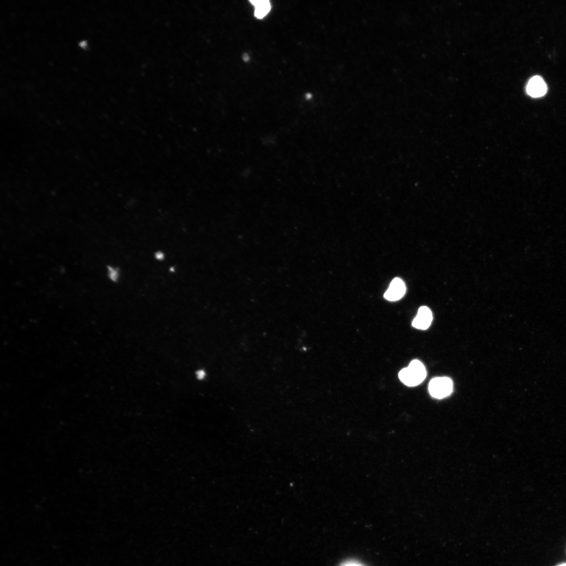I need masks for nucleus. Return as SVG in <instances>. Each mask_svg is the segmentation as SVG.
<instances>
[{"instance_id": "nucleus-1", "label": "nucleus", "mask_w": 566, "mask_h": 566, "mask_svg": "<svg viewBox=\"0 0 566 566\" xmlns=\"http://www.w3.org/2000/svg\"><path fill=\"white\" fill-rule=\"evenodd\" d=\"M426 371L424 364L420 361H412L407 368L402 369L399 374L400 380L408 387L419 385L426 377Z\"/></svg>"}, {"instance_id": "nucleus-2", "label": "nucleus", "mask_w": 566, "mask_h": 566, "mask_svg": "<svg viewBox=\"0 0 566 566\" xmlns=\"http://www.w3.org/2000/svg\"><path fill=\"white\" fill-rule=\"evenodd\" d=\"M428 390L434 398L442 399L450 395L453 390L452 381L447 377H437L430 382Z\"/></svg>"}, {"instance_id": "nucleus-3", "label": "nucleus", "mask_w": 566, "mask_h": 566, "mask_svg": "<svg viewBox=\"0 0 566 566\" xmlns=\"http://www.w3.org/2000/svg\"><path fill=\"white\" fill-rule=\"evenodd\" d=\"M405 292L406 287L404 282L399 278H395L392 281L384 296L389 301H397L400 299Z\"/></svg>"}, {"instance_id": "nucleus-4", "label": "nucleus", "mask_w": 566, "mask_h": 566, "mask_svg": "<svg viewBox=\"0 0 566 566\" xmlns=\"http://www.w3.org/2000/svg\"><path fill=\"white\" fill-rule=\"evenodd\" d=\"M433 320L431 311L426 307L420 308L418 315L413 320V327L421 330H426L430 327Z\"/></svg>"}, {"instance_id": "nucleus-5", "label": "nucleus", "mask_w": 566, "mask_h": 566, "mask_svg": "<svg viewBox=\"0 0 566 566\" xmlns=\"http://www.w3.org/2000/svg\"><path fill=\"white\" fill-rule=\"evenodd\" d=\"M547 86L542 78L537 76L533 78L529 82L526 91L527 94L534 98L544 96L547 92Z\"/></svg>"}, {"instance_id": "nucleus-6", "label": "nucleus", "mask_w": 566, "mask_h": 566, "mask_svg": "<svg viewBox=\"0 0 566 566\" xmlns=\"http://www.w3.org/2000/svg\"><path fill=\"white\" fill-rule=\"evenodd\" d=\"M255 7V17L259 19L263 18L271 10V4L268 0H253L250 2Z\"/></svg>"}, {"instance_id": "nucleus-7", "label": "nucleus", "mask_w": 566, "mask_h": 566, "mask_svg": "<svg viewBox=\"0 0 566 566\" xmlns=\"http://www.w3.org/2000/svg\"><path fill=\"white\" fill-rule=\"evenodd\" d=\"M108 270L109 278L115 282H117L119 277L118 269L109 267Z\"/></svg>"}, {"instance_id": "nucleus-8", "label": "nucleus", "mask_w": 566, "mask_h": 566, "mask_svg": "<svg viewBox=\"0 0 566 566\" xmlns=\"http://www.w3.org/2000/svg\"><path fill=\"white\" fill-rule=\"evenodd\" d=\"M206 376V373L203 370H199L197 372V376L198 379L202 380Z\"/></svg>"}, {"instance_id": "nucleus-9", "label": "nucleus", "mask_w": 566, "mask_h": 566, "mask_svg": "<svg viewBox=\"0 0 566 566\" xmlns=\"http://www.w3.org/2000/svg\"><path fill=\"white\" fill-rule=\"evenodd\" d=\"M156 258L158 260H160V261H162V260H163L164 258V254L163 252L159 251L156 254Z\"/></svg>"}, {"instance_id": "nucleus-10", "label": "nucleus", "mask_w": 566, "mask_h": 566, "mask_svg": "<svg viewBox=\"0 0 566 566\" xmlns=\"http://www.w3.org/2000/svg\"><path fill=\"white\" fill-rule=\"evenodd\" d=\"M344 566H361V565H360V564L355 563H348V564L345 565Z\"/></svg>"}, {"instance_id": "nucleus-11", "label": "nucleus", "mask_w": 566, "mask_h": 566, "mask_svg": "<svg viewBox=\"0 0 566 566\" xmlns=\"http://www.w3.org/2000/svg\"><path fill=\"white\" fill-rule=\"evenodd\" d=\"M559 566H566V563H565V564H561V565H559Z\"/></svg>"}, {"instance_id": "nucleus-12", "label": "nucleus", "mask_w": 566, "mask_h": 566, "mask_svg": "<svg viewBox=\"0 0 566 566\" xmlns=\"http://www.w3.org/2000/svg\"><path fill=\"white\" fill-rule=\"evenodd\" d=\"M171 270L172 272H174V268H172Z\"/></svg>"}]
</instances>
